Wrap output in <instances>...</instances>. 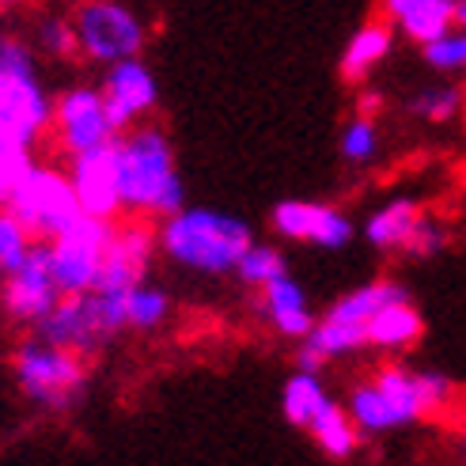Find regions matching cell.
Here are the masks:
<instances>
[{"mask_svg": "<svg viewBox=\"0 0 466 466\" xmlns=\"http://www.w3.org/2000/svg\"><path fill=\"white\" fill-rule=\"evenodd\" d=\"M114 163H118V190L126 217L137 220H167L182 213L186 186L175 163L171 137L152 122H141L114 141Z\"/></svg>", "mask_w": 466, "mask_h": 466, "instance_id": "cell-1", "label": "cell"}, {"mask_svg": "<svg viewBox=\"0 0 466 466\" xmlns=\"http://www.w3.org/2000/svg\"><path fill=\"white\" fill-rule=\"evenodd\" d=\"M159 254L171 266L198 277H236V266L254 243V228L213 205H186L182 213L156 224Z\"/></svg>", "mask_w": 466, "mask_h": 466, "instance_id": "cell-2", "label": "cell"}, {"mask_svg": "<svg viewBox=\"0 0 466 466\" xmlns=\"http://www.w3.org/2000/svg\"><path fill=\"white\" fill-rule=\"evenodd\" d=\"M50 87L42 80L35 46L19 35H0V141L19 148H38L54 129Z\"/></svg>", "mask_w": 466, "mask_h": 466, "instance_id": "cell-3", "label": "cell"}, {"mask_svg": "<svg viewBox=\"0 0 466 466\" xmlns=\"http://www.w3.org/2000/svg\"><path fill=\"white\" fill-rule=\"evenodd\" d=\"M87 357L61 349L54 341H46L31 334L15 349V383L23 390V399L46 413H68L80 406L84 390H87Z\"/></svg>", "mask_w": 466, "mask_h": 466, "instance_id": "cell-4", "label": "cell"}, {"mask_svg": "<svg viewBox=\"0 0 466 466\" xmlns=\"http://www.w3.org/2000/svg\"><path fill=\"white\" fill-rule=\"evenodd\" d=\"M122 330H129L126 319V296L118 292H84V296H65L61 304L46 315L35 334L54 341L61 349H73L80 357L99 353Z\"/></svg>", "mask_w": 466, "mask_h": 466, "instance_id": "cell-5", "label": "cell"}, {"mask_svg": "<svg viewBox=\"0 0 466 466\" xmlns=\"http://www.w3.org/2000/svg\"><path fill=\"white\" fill-rule=\"evenodd\" d=\"M5 208L19 224H27V231L42 243L65 236V231L84 217L68 171L54 167V163H38V159L31 163V171L8 190Z\"/></svg>", "mask_w": 466, "mask_h": 466, "instance_id": "cell-6", "label": "cell"}, {"mask_svg": "<svg viewBox=\"0 0 466 466\" xmlns=\"http://www.w3.org/2000/svg\"><path fill=\"white\" fill-rule=\"evenodd\" d=\"M80 42V61L110 68L118 61L141 57L148 42V23L126 0H76L68 12Z\"/></svg>", "mask_w": 466, "mask_h": 466, "instance_id": "cell-7", "label": "cell"}, {"mask_svg": "<svg viewBox=\"0 0 466 466\" xmlns=\"http://www.w3.org/2000/svg\"><path fill=\"white\" fill-rule=\"evenodd\" d=\"M110 236H114V220H99V217L84 213L65 236L46 243L50 247V269H54V281H57L61 296L96 292L99 277H103Z\"/></svg>", "mask_w": 466, "mask_h": 466, "instance_id": "cell-8", "label": "cell"}, {"mask_svg": "<svg viewBox=\"0 0 466 466\" xmlns=\"http://www.w3.org/2000/svg\"><path fill=\"white\" fill-rule=\"evenodd\" d=\"M50 133H54L57 152H65L68 159L96 152V148H110L118 141V129H114L110 114H106L103 87L99 84H68L65 91H57Z\"/></svg>", "mask_w": 466, "mask_h": 466, "instance_id": "cell-9", "label": "cell"}, {"mask_svg": "<svg viewBox=\"0 0 466 466\" xmlns=\"http://www.w3.org/2000/svg\"><path fill=\"white\" fill-rule=\"evenodd\" d=\"M61 299L65 296H61V289L54 281V269H50V247L38 239L31 258L0 281V304H5V315L12 322H23L35 330Z\"/></svg>", "mask_w": 466, "mask_h": 466, "instance_id": "cell-10", "label": "cell"}, {"mask_svg": "<svg viewBox=\"0 0 466 466\" xmlns=\"http://www.w3.org/2000/svg\"><path fill=\"white\" fill-rule=\"evenodd\" d=\"M99 87H103V99H106V114H110V122L118 133L141 126V118H148V114L159 106V80L141 57L103 68Z\"/></svg>", "mask_w": 466, "mask_h": 466, "instance_id": "cell-11", "label": "cell"}, {"mask_svg": "<svg viewBox=\"0 0 466 466\" xmlns=\"http://www.w3.org/2000/svg\"><path fill=\"white\" fill-rule=\"evenodd\" d=\"M269 224L281 239H299V243H315L322 250H341L353 243V220L341 208L322 205V201H277Z\"/></svg>", "mask_w": 466, "mask_h": 466, "instance_id": "cell-12", "label": "cell"}, {"mask_svg": "<svg viewBox=\"0 0 466 466\" xmlns=\"http://www.w3.org/2000/svg\"><path fill=\"white\" fill-rule=\"evenodd\" d=\"M159 250L152 224L129 217L126 224H114V236L106 247V262H103V277H99V292H118L129 296L137 285H145V273L152 254Z\"/></svg>", "mask_w": 466, "mask_h": 466, "instance_id": "cell-13", "label": "cell"}, {"mask_svg": "<svg viewBox=\"0 0 466 466\" xmlns=\"http://www.w3.org/2000/svg\"><path fill=\"white\" fill-rule=\"evenodd\" d=\"M68 178H73L76 201L87 217L99 220H118L122 208V190H118V163H114V145L110 148H96L68 159Z\"/></svg>", "mask_w": 466, "mask_h": 466, "instance_id": "cell-14", "label": "cell"}, {"mask_svg": "<svg viewBox=\"0 0 466 466\" xmlns=\"http://www.w3.org/2000/svg\"><path fill=\"white\" fill-rule=\"evenodd\" d=\"M258 311L266 315V322L273 326L281 338L304 341L315 330V315L308 308V292L296 277H277L266 289H258Z\"/></svg>", "mask_w": 466, "mask_h": 466, "instance_id": "cell-15", "label": "cell"}, {"mask_svg": "<svg viewBox=\"0 0 466 466\" xmlns=\"http://www.w3.org/2000/svg\"><path fill=\"white\" fill-rule=\"evenodd\" d=\"M383 19L413 42H436L455 27V0H380Z\"/></svg>", "mask_w": 466, "mask_h": 466, "instance_id": "cell-16", "label": "cell"}, {"mask_svg": "<svg viewBox=\"0 0 466 466\" xmlns=\"http://www.w3.org/2000/svg\"><path fill=\"white\" fill-rule=\"evenodd\" d=\"M390 42H394V27L387 19H368L364 27L349 38L345 54H341V80L345 84H364L371 76L387 54H390Z\"/></svg>", "mask_w": 466, "mask_h": 466, "instance_id": "cell-17", "label": "cell"}, {"mask_svg": "<svg viewBox=\"0 0 466 466\" xmlns=\"http://www.w3.org/2000/svg\"><path fill=\"white\" fill-rule=\"evenodd\" d=\"M421 205H417L413 198H394L387 201L380 213H371L368 224H364V239L376 247V250H402L410 231L417 228V220H421Z\"/></svg>", "mask_w": 466, "mask_h": 466, "instance_id": "cell-18", "label": "cell"}, {"mask_svg": "<svg viewBox=\"0 0 466 466\" xmlns=\"http://www.w3.org/2000/svg\"><path fill=\"white\" fill-rule=\"evenodd\" d=\"M402 299H410V292H406L399 281H371V285H360V289H353V292H345L326 315H330V319H341V322L368 326L383 308L402 304Z\"/></svg>", "mask_w": 466, "mask_h": 466, "instance_id": "cell-19", "label": "cell"}, {"mask_svg": "<svg viewBox=\"0 0 466 466\" xmlns=\"http://www.w3.org/2000/svg\"><path fill=\"white\" fill-rule=\"evenodd\" d=\"M376 383L383 390V399L390 402V410L399 413V425H413L421 421V417H429V406H425V390H421V376L417 371H406V368H380L376 371Z\"/></svg>", "mask_w": 466, "mask_h": 466, "instance_id": "cell-20", "label": "cell"}, {"mask_svg": "<svg viewBox=\"0 0 466 466\" xmlns=\"http://www.w3.org/2000/svg\"><path fill=\"white\" fill-rule=\"evenodd\" d=\"M425 334V322L421 315H417V308L410 304V299H402V304H390L383 308L376 319L368 322V345H376V349H410L417 345Z\"/></svg>", "mask_w": 466, "mask_h": 466, "instance_id": "cell-21", "label": "cell"}, {"mask_svg": "<svg viewBox=\"0 0 466 466\" xmlns=\"http://www.w3.org/2000/svg\"><path fill=\"white\" fill-rule=\"evenodd\" d=\"M330 402L334 399L326 394L319 371H296V376L285 383V390H281V410H285V417L296 429H311V421Z\"/></svg>", "mask_w": 466, "mask_h": 466, "instance_id": "cell-22", "label": "cell"}, {"mask_svg": "<svg viewBox=\"0 0 466 466\" xmlns=\"http://www.w3.org/2000/svg\"><path fill=\"white\" fill-rule=\"evenodd\" d=\"M308 432H311V440L330 459H349L357 451V444H360V429L353 421V413H349V406H338V402L326 406L311 421Z\"/></svg>", "mask_w": 466, "mask_h": 466, "instance_id": "cell-23", "label": "cell"}, {"mask_svg": "<svg viewBox=\"0 0 466 466\" xmlns=\"http://www.w3.org/2000/svg\"><path fill=\"white\" fill-rule=\"evenodd\" d=\"M304 345L326 364V360H334V357H349V353H357V349H364L368 345V326L341 322V319L326 315V319L315 322V330L304 338Z\"/></svg>", "mask_w": 466, "mask_h": 466, "instance_id": "cell-24", "label": "cell"}, {"mask_svg": "<svg viewBox=\"0 0 466 466\" xmlns=\"http://www.w3.org/2000/svg\"><path fill=\"white\" fill-rule=\"evenodd\" d=\"M31 46L38 54L54 57V61H73L80 57V42H76V27H73V15L65 12H42L31 23Z\"/></svg>", "mask_w": 466, "mask_h": 466, "instance_id": "cell-25", "label": "cell"}, {"mask_svg": "<svg viewBox=\"0 0 466 466\" xmlns=\"http://www.w3.org/2000/svg\"><path fill=\"white\" fill-rule=\"evenodd\" d=\"M349 413L360 432H390V429H402L399 425V413L390 410V402L383 399V390L376 383H360L349 394Z\"/></svg>", "mask_w": 466, "mask_h": 466, "instance_id": "cell-26", "label": "cell"}, {"mask_svg": "<svg viewBox=\"0 0 466 466\" xmlns=\"http://www.w3.org/2000/svg\"><path fill=\"white\" fill-rule=\"evenodd\" d=\"M126 319H129V330H159L163 322L171 319V296L163 292L159 285H137L126 296Z\"/></svg>", "mask_w": 466, "mask_h": 466, "instance_id": "cell-27", "label": "cell"}, {"mask_svg": "<svg viewBox=\"0 0 466 466\" xmlns=\"http://www.w3.org/2000/svg\"><path fill=\"white\" fill-rule=\"evenodd\" d=\"M285 273H289L285 254L277 250L273 243H258V239L247 247V254H243L239 266H236V277H239L247 289H266L269 281H277V277H285Z\"/></svg>", "mask_w": 466, "mask_h": 466, "instance_id": "cell-28", "label": "cell"}, {"mask_svg": "<svg viewBox=\"0 0 466 466\" xmlns=\"http://www.w3.org/2000/svg\"><path fill=\"white\" fill-rule=\"evenodd\" d=\"M35 236L27 231V224H19L8 208L0 213V281H5L8 273H15L23 262L31 258V250H35Z\"/></svg>", "mask_w": 466, "mask_h": 466, "instance_id": "cell-29", "label": "cell"}, {"mask_svg": "<svg viewBox=\"0 0 466 466\" xmlns=\"http://www.w3.org/2000/svg\"><path fill=\"white\" fill-rule=\"evenodd\" d=\"M462 110V91L459 87H425L421 96L410 99V114L425 122H451Z\"/></svg>", "mask_w": 466, "mask_h": 466, "instance_id": "cell-30", "label": "cell"}, {"mask_svg": "<svg viewBox=\"0 0 466 466\" xmlns=\"http://www.w3.org/2000/svg\"><path fill=\"white\" fill-rule=\"evenodd\" d=\"M380 148V129H376V118H364L357 114L353 122L341 129V159L345 163H368Z\"/></svg>", "mask_w": 466, "mask_h": 466, "instance_id": "cell-31", "label": "cell"}, {"mask_svg": "<svg viewBox=\"0 0 466 466\" xmlns=\"http://www.w3.org/2000/svg\"><path fill=\"white\" fill-rule=\"evenodd\" d=\"M425 50V61L432 68H440V73H448V68H466V35H444V38H436L429 46H421Z\"/></svg>", "mask_w": 466, "mask_h": 466, "instance_id": "cell-32", "label": "cell"}, {"mask_svg": "<svg viewBox=\"0 0 466 466\" xmlns=\"http://www.w3.org/2000/svg\"><path fill=\"white\" fill-rule=\"evenodd\" d=\"M35 163V152L31 148H19L12 141H0V198H8L12 186L31 171Z\"/></svg>", "mask_w": 466, "mask_h": 466, "instance_id": "cell-33", "label": "cell"}, {"mask_svg": "<svg viewBox=\"0 0 466 466\" xmlns=\"http://www.w3.org/2000/svg\"><path fill=\"white\" fill-rule=\"evenodd\" d=\"M444 243H448V231L440 228L436 220H429V217H421L417 220V228L410 231V239H406V254H413V258H432V254H440L444 250Z\"/></svg>", "mask_w": 466, "mask_h": 466, "instance_id": "cell-34", "label": "cell"}, {"mask_svg": "<svg viewBox=\"0 0 466 466\" xmlns=\"http://www.w3.org/2000/svg\"><path fill=\"white\" fill-rule=\"evenodd\" d=\"M421 376V390H425V406H429V417L448 410L451 402V380H444L440 371H417Z\"/></svg>", "mask_w": 466, "mask_h": 466, "instance_id": "cell-35", "label": "cell"}, {"mask_svg": "<svg viewBox=\"0 0 466 466\" xmlns=\"http://www.w3.org/2000/svg\"><path fill=\"white\" fill-rule=\"evenodd\" d=\"M380 106H383V99L376 96V91H364L360 103H357V114H364V118H371V114H376Z\"/></svg>", "mask_w": 466, "mask_h": 466, "instance_id": "cell-36", "label": "cell"}, {"mask_svg": "<svg viewBox=\"0 0 466 466\" xmlns=\"http://www.w3.org/2000/svg\"><path fill=\"white\" fill-rule=\"evenodd\" d=\"M455 27L466 31V0H455Z\"/></svg>", "mask_w": 466, "mask_h": 466, "instance_id": "cell-37", "label": "cell"}, {"mask_svg": "<svg viewBox=\"0 0 466 466\" xmlns=\"http://www.w3.org/2000/svg\"><path fill=\"white\" fill-rule=\"evenodd\" d=\"M0 5H19V0H0Z\"/></svg>", "mask_w": 466, "mask_h": 466, "instance_id": "cell-38", "label": "cell"}, {"mask_svg": "<svg viewBox=\"0 0 466 466\" xmlns=\"http://www.w3.org/2000/svg\"><path fill=\"white\" fill-rule=\"evenodd\" d=\"M0 213H5V198H0Z\"/></svg>", "mask_w": 466, "mask_h": 466, "instance_id": "cell-39", "label": "cell"}]
</instances>
